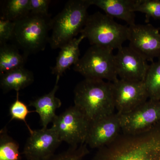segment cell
<instances>
[{
	"label": "cell",
	"mask_w": 160,
	"mask_h": 160,
	"mask_svg": "<svg viewBox=\"0 0 160 160\" xmlns=\"http://www.w3.org/2000/svg\"><path fill=\"white\" fill-rule=\"evenodd\" d=\"M60 78H56L54 87L49 93H46L32 100L29 106L35 109V112L39 115L40 121L43 128H47L50 122H52L56 117V110L62 106V102L55 96L59 88Z\"/></svg>",
	"instance_id": "obj_14"
},
{
	"label": "cell",
	"mask_w": 160,
	"mask_h": 160,
	"mask_svg": "<svg viewBox=\"0 0 160 160\" xmlns=\"http://www.w3.org/2000/svg\"><path fill=\"white\" fill-rule=\"evenodd\" d=\"M129 26L116 22L113 18L100 12L89 15L81 34L91 46L110 49H119L128 40Z\"/></svg>",
	"instance_id": "obj_4"
},
{
	"label": "cell",
	"mask_w": 160,
	"mask_h": 160,
	"mask_svg": "<svg viewBox=\"0 0 160 160\" xmlns=\"http://www.w3.org/2000/svg\"><path fill=\"white\" fill-rule=\"evenodd\" d=\"M92 5L99 7L105 14L127 23L129 26L135 24L133 11L137 0H91Z\"/></svg>",
	"instance_id": "obj_15"
},
{
	"label": "cell",
	"mask_w": 160,
	"mask_h": 160,
	"mask_svg": "<svg viewBox=\"0 0 160 160\" xmlns=\"http://www.w3.org/2000/svg\"><path fill=\"white\" fill-rule=\"evenodd\" d=\"M27 58L20 53L15 45L8 43L0 45V74L24 67Z\"/></svg>",
	"instance_id": "obj_18"
},
{
	"label": "cell",
	"mask_w": 160,
	"mask_h": 160,
	"mask_svg": "<svg viewBox=\"0 0 160 160\" xmlns=\"http://www.w3.org/2000/svg\"><path fill=\"white\" fill-rule=\"evenodd\" d=\"M129 46L147 61L153 62L160 57V33L151 24H134L129 26Z\"/></svg>",
	"instance_id": "obj_10"
},
{
	"label": "cell",
	"mask_w": 160,
	"mask_h": 160,
	"mask_svg": "<svg viewBox=\"0 0 160 160\" xmlns=\"http://www.w3.org/2000/svg\"><path fill=\"white\" fill-rule=\"evenodd\" d=\"M121 131L120 114L115 112L90 123L85 144L92 149H100L113 142Z\"/></svg>",
	"instance_id": "obj_13"
},
{
	"label": "cell",
	"mask_w": 160,
	"mask_h": 160,
	"mask_svg": "<svg viewBox=\"0 0 160 160\" xmlns=\"http://www.w3.org/2000/svg\"><path fill=\"white\" fill-rule=\"evenodd\" d=\"M0 160H22L19 145L8 134L6 126L0 131Z\"/></svg>",
	"instance_id": "obj_21"
},
{
	"label": "cell",
	"mask_w": 160,
	"mask_h": 160,
	"mask_svg": "<svg viewBox=\"0 0 160 160\" xmlns=\"http://www.w3.org/2000/svg\"><path fill=\"white\" fill-rule=\"evenodd\" d=\"M85 37L81 34L78 38H74L60 48L56 58L55 65L51 68V73L60 78L67 69L74 66L80 59L79 45Z\"/></svg>",
	"instance_id": "obj_16"
},
{
	"label": "cell",
	"mask_w": 160,
	"mask_h": 160,
	"mask_svg": "<svg viewBox=\"0 0 160 160\" xmlns=\"http://www.w3.org/2000/svg\"><path fill=\"white\" fill-rule=\"evenodd\" d=\"M0 74V87L4 93L12 90L19 92L34 82L32 72L24 67Z\"/></svg>",
	"instance_id": "obj_17"
},
{
	"label": "cell",
	"mask_w": 160,
	"mask_h": 160,
	"mask_svg": "<svg viewBox=\"0 0 160 160\" xmlns=\"http://www.w3.org/2000/svg\"><path fill=\"white\" fill-rule=\"evenodd\" d=\"M54 129L61 142L70 146L85 144L90 123L79 109L73 106L66 109L52 122Z\"/></svg>",
	"instance_id": "obj_7"
},
{
	"label": "cell",
	"mask_w": 160,
	"mask_h": 160,
	"mask_svg": "<svg viewBox=\"0 0 160 160\" xmlns=\"http://www.w3.org/2000/svg\"><path fill=\"white\" fill-rule=\"evenodd\" d=\"M74 106L91 123L115 113L112 82L84 79L74 90Z\"/></svg>",
	"instance_id": "obj_2"
},
{
	"label": "cell",
	"mask_w": 160,
	"mask_h": 160,
	"mask_svg": "<svg viewBox=\"0 0 160 160\" xmlns=\"http://www.w3.org/2000/svg\"><path fill=\"white\" fill-rule=\"evenodd\" d=\"M112 50L91 46L73 66V70L85 79L107 80L113 82L118 79Z\"/></svg>",
	"instance_id": "obj_6"
},
{
	"label": "cell",
	"mask_w": 160,
	"mask_h": 160,
	"mask_svg": "<svg viewBox=\"0 0 160 160\" xmlns=\"http://www.w3.org/2000/svg\"><path fill=\"white\" fill-rule=\"evenodd\" d=\"M91 0H70L52 19L49 43L52 49H60L74 39L84 29Z\"/></svg>",
	"instance_id": "obj_3"
},
{
	"label": "cell",
	"mask_w": 160,
	"mask_h": 160,
	"mask_svg": "<svg viewBox=\"0 0 160 160\" xmlns=\"http://www.w3.org/2000/svg\"><path fill=\"white\" fill-rule=\"evenodd\" d=\"M50 0H29L30 12L35 14L48 15Z\"/></svg>",
	"instance_id": "obj_26"
},
{
	"label": "cell",
	"mask_w": 160,
	"mask_h": 160,
	"mask_svg": "<svg viewBox=\"0 0 160 160\" xmlns=\"http://www.w3.org/2000/svg\"><path fill=\"white\" fill-rule=\"evenodd\" d=\"M112 87L115 109L120 114L130 112L149 99L144 82L118 79Z\"/></svg>",
	"instance_id": "obj_9"
},
{
	"label": "cell",
	"mask_w": 160,
	"mask_h": 160,
	"mask_svg": "<svg viewBox=\"0 0 160 160\" xmlns=\"http://www.w3.org/2000/svg\"><path fill=\"white\" fill-rule=\"evenodd\" d=\"M149 65L144 80L149 99L160 101V57Z\"/></svg>",
	"instance_id": "obj_20"
},
{
	"label": "cell",
	"mask_w": 160,
	"mask_h": 160,
	"mask_svg": "<svg viewBox=\"0 0 160 160\" xmlns=\"http://www.w3.org/2000/svg\"><path fill=\"white\" fill-rule=\"evenodd\" d=\"M50 15L35 14L31 12L15 23L14 40L18 48L28 56L43 51L49 43V32L51 29Z\"/></svg>",
	"instance_id": "obj_5"
},
{
	"label": "cell",
	"mask_w": 160,
	"mask_h": 160,
	"mask_svg": "<svg viewBox=\"0 0 160 160\" xmlns=\"http://www.w3.org/2000/svg\"><path fill=\"white\" fill-rule=\"evenodd\" d=\"M90 160H160V122L142 134L119 136Z\"/></svg>",
	"instance_id": "obj_1"
},
{
	"label": "cell",
	"mask_w": 160,
	"mask_h": 160,
	"mask_svg": "<svg viewBox=\"0 0 160 160\" xmlns=\"http://www.w3.org/2000/svg\"><path fill=\"white\" fill-rule=\"evenodd\" d=\"M89 153L87 145L84 144L79 146H70L66 151L54 154L45 160H83Z\"/></svg>",
	"instance_id": "obj_23"
},
{
	"label": "cell",
	"mask_w": 160,
	"mask_h": 160,
	"mask_svg": "<svg viewBox=\"0 0 160 160\" xmlns=\"http://www.w3.org/2000/svg\"><path fill=\"white\" fill-rule=\"evenodd\" d=\"M120 116L123 134L134 136L144 133L160 122V101L149 99Z\"/></svg>",
	"instance_id": "obj_8"
},
{
	"label": "cell",
	"mask_w": 160,
	"mask_h": 160,
	"mask_svg": "<svg viewBox=\"0 0 160 160\" xmlns=\"http://www.w3.org/2000/svg\"><path fill=\"white\" fill-rule=\"evenodd\" d=\"M62 142L52 127L32 131L27 139L22 154L27 160H45L51 158Z\"/></svg>",
	"instance_id": "obj_11"
},
{
	"label": "cell",
	"mask_w": 160,
	"mask_h": 160,
	"mask_svg": "<svg viewBox=\"0 0 160 160\" xmlns=\"http://www.w3.org/2000/svg\"><path fill=\"white\" fill-rule=\"evenodd\" d=\"M146 14V22L148 23L151 18L160 19V0H137L133 9Z\"/></svg>",
	"instance_id": "obj_22"
},
{
	"label": "cell",
	"mask_w": 160,
	"mask_h": 160,
	"mask_svg": "<svg viewBox=\"0 0 160 160\" xmlns=\"http://www.w3.org/2000/svg\"><path fill=\"white\" fill-rule=\"evenodd\" d=\"M35 111H29L28 106L24 102L19 98V92H17L16 99L13 102L9 108V115L11 117V121L13 120L22 121L26 124L29 133H31L33 130L27 124L26 118L29 113Z\"/></svg>",
	"instance_id": "obj_24"
},
{
	"label": "cell",
	"mask_w": 160,
	"mask_h": 160,
	"mask_svg": "<svg viewBox=\"0 0 160 160\" xmlns=\"http://www.w3.org/2000/svg\"><path fill=\"white\" fill-rule=\"evenodd\" d=\"M15 27V22L0 18V45L12 40Z\"/></svg>",
	"instance_id": "obj_25"
},
{
	"label": "cell",
	"mask_w": 160,
	"mask_h": 160,
	"mask_svg": "<svg viewBox=\"0 0 160 160\" xmlns=\"http://www.w3.org/2000/svg\"><path fill=\"white\" fill-rule=\"evenodd\" d=\"M114 58L117 73L121 79L144 82L149 65L141 55L129 46H122Z\"/></svg>",
	"instance_id": "obj_12"
},
{
	"label": "cell",
	"mask_w": 160,
	"mask_h": 160,
	"mask_svg": "<svg viewBox=\"0 0 160 160\" xmlns=\"http://www.w3.org/2000/svg\"><path fill=\"white\" fill-rule=\"evenodd\" d=\"M1 18L15 22L30 13L29 0H7L1 2Z\"/></svg>",
	"instance_id": "obj_19"
}]
</instances>
